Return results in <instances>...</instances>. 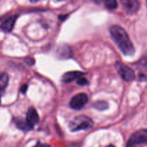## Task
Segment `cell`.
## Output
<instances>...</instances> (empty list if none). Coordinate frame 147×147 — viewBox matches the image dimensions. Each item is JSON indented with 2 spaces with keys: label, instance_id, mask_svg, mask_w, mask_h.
<instances>
[{
  "label": "cell",
  "instance_id": "obj_22",
  "mask_svg": "<svg viewBox=\"0 0 147 147\" xmlns=\"http://www.w3.org/2000/svg\"><path fill=\"white\" fill-rule=\"evenodd\" d=\"M106 147H115V146H113V145H109V146H108Z\"/></svg>",
  "mask_w": 147,
  "mask_h": 147
},
{
  "label": "cell",
  "instance_id": "obj_2",
  "mask_svg": "<svg viewBox=\"0 0 147 147\" xmlns=\"http://www.w3.org/2000/svg\"><path fill=\"white\" fill-rule=\"evenodd\" d=\"M93 122L88 116L81 115L76 116L69 123V129L72 131H78L81 130H88L93 126Z\"/></svg>",
  "mask_w": 147,
  "mask_h": 147
},
{
  "label": "cell",
  "instance_id": "obj_8",
  "mask_svg": "<svg viewBox=\"0 0 147 147\" xmlns=\"http://www.w3.org/2000/svg\"><path fill=\"white\" fill-rule=\"evenodd\" d=\"M84 73L80 71H70L65 73L62 77V81L63 83H71L73 80H78L79 78L82 77Z\"/></svg>",
  "mask_w": 147,
  "mask_h": 147
},
{
  "label": "cell",
  "instance_id": "obj_5",
  "mask_svg": "<svg viewBox=\"0 0 147 147\" xmlns=\"http://www.w3.org/2000/svg\"><path fill=\"white\" fill-rule=\"evenodd\" d=\"M147 143V129H140L135 132L128 142V146Z\"/></svg>",
  "mask_w": 147,
  "mask_h": 147
},
{
  "label": "cell",
  "instance_id": "obj_1",
  "mask_svg": "<svg viewBox=\"0 0 147 147\" xmlns=\"http://www.w3.org/2000/svg\"><path fill=\"white\" fill-rule=\"evenodd\" d=\"M110 33L114 42L124 55H134L135 47L125 30L119 25H113L111 27Z\"/></svg>",
  "mask_w": 147,
  "mask_h": 147
},
{
  "label": "cell",
  "instance_id": "obj_24",
  "mask_svg": "<svg viewBox=\"0 0 147 147\" xmlns=\"http://www.w3.org/2000/svg\"><path fill=\"white\" fill-rule=\"evenodd\" d=\"M0 103H1V98H0Z\"/></svg>",
  "mask_w": 147,
  "mask_h": 147
},
{
  "label": "cell",
  "instance_id": "obj_7",
  "mask_svg": "<svg viewBox=\"0 0 147 147\" xmlns=\"http://www.w3.org/2000/svg\"><path fill=\"white\" fill-rule=\"evenodd\" d=\"M25 120L32 129L38 123L39 120H40V117H39L38 113H37V111L34 108L31 107L28 109L27 112V115H26Z\"/></svg>",
  "mask_w": 147,
  "mask_h": 147
},
{
  "label": "cell",
  "instance_id": "obj_17",
  "mask_svg": "<svg viewBox=\"0 0 147 147\" xmlns=\"http://www.w3.org/2000/svg\"><path fill=\"white\" fill-rule=\"evenodd\" d=\"M27 88H28V86H27V85H23L21 87V89H20V92H21L22 93H23V94H24V93H26V91H27Z\"/></svg>",
  "mask_w": 147,
  "mask_h": 147
},
{
  "label": "cell",
  "instance_id": "obj_10",
  "mask_svg": "<svg viewBox=\"0 0 147 147\" xmlns=\"http://www.w3.org/2000/svg\"><path fill=\"white\" fill-rule=\"evenodd\" d=\"M15 123L18 129H20V130L24 131H30L32 129V128L27 123L26 120H23L22 119L15 120Z\"/></svg>",
  "mask_w": 147,
  "mask_h": 147
},
{
  "label": "cell",
  "instance_id": "obj_14",
  "mask_svg": "<svg viewBox=\"0 0 147 147\" xmlns=\"http://www.w3.org/2000/svg\"><path fill=\"white\" fill-rule=\"evenodd\" d=\"M102 1H103L106 8L109 9H115L118 6L116 0H102Z\"/></svg>",
  "mask_w": 147,
  "mask_h": 147
},
{
  "label": "cell",
  "instance_id": "obj_11",
  "mask_svg": "<svg viewBox=\"0 0 147 147\" xmlns=\"http://www.w3.org/2000/svg\"><path fill=\"white\" fill-rule=\"evenodd\" d=\"M9 83V76L7 73L0 74V93L4 91Z\"/></svg>",
  "mask_w": 147,
  "mask_h": 147
},
{
  "label": "cell",
  "instance_id": "obj_18",
  "mask_svg": "<svg viewBox=\"0 0 147 147\" xmlns=\"http://www.w3.org/2000/svg\"><path fill=\"white\" fill-rule=\"evenodd\" d=\"M34 147H50V146L47 144H42V143H40V142H37V144H36Z\"/></svg>",
  "mask_w": 147,
  "mask_h": 147
},
{
  "label": "cell",
  "instance_id": "obj_6",
  "mask_svg": "<svg viewBox=\"0 0 147 147\" xmlns=\"http://www.w3.org/2000/svg\"><path fill=\"white\" fill-rule=\"evenodd\" d=\"M122 7L128 14H134L139 10L140 4L139 0H120Z\"/></svg>",
  "mask_w": 147,
  "mask_h": 147
},
{
  "label": "cell",
  "instance_id": "obj_4",
  "mask_svg": "<svg viewBox=\"0 0 147 147\" xmlns=\"http://www.w3.org/2000/svg\"><path fill=\"white\" fill-rule=\"evenodd\" d=\"M88 101V97L86 93H78L72 98L70 102V106L74 110H80Z\"/></svg>",
  "mask_w": 147,
  "mask_h": 147
},
{
  "label": "cell",
  "instance_id": "obj_23",
  "mask_svg": "<svg viewBox=\"0 0 147 147\" xmlns=\"http://www.w3.org/2000/svg\"><path fill=\"white\" fill-rule=\"evenodd\" d=\"M127 147H134V146H127Z\"/></svg>",
  "mask_w": 147,
  "mask_h": 147
},
{
  "label": "cell",
  "instance_id": "obj_13",
  "mask_svg": "<svg viewBox=\"0 0 147 147\" xmlns=\"http://www.w3.org/2000/svg\"><path fill=\"white\" fill-rule=\"evenodd\" d=\"M57 53L60 54L59 55L62 56V57H68L71 52L68 46H60L57 50Z\"/></svg>",
  "mask_w": 147,
  "mask_h": 147
},
{
  "label": "cell",
  "instance_id": "obj_20",
  "mask_svg": "<svg viewBox=\"0 0 147 147\" xmlns=\"http://www.w3.org/2000/svg\"><path fill=\"white\" fill-rule=\"evenodd\" d=\"M93 1H94L95 2L97 3V4H99V3H100L102 1V0H93Z\"/></svg>",
  "mask_w": 147,
  "mask_h": 147
},
{
  "label": "cell",
  "instance_id": "obj_19",
  "mask_svg": "<svg viewBox=\"0 0 147 147\" xmlns=\"http://www.w3.org/2000/svg\"><path fill=\"white\" fill-rule=\"evenodd\" d=\"M142 79H144V80H146V76L145 75H142L141 74L139 76V80H142Z\"/></svg>",
  "mask_w": 147,
  "mask_h": 147
},
{
  "label": "cell",
  "instance_id": "obj_12",
  "mask_svg": "<svg viewBox=\"0 0 147 147\" xmlns=\"http://www.w3.org/2000/svg\"><path fill=\"white\" fill-rule=\"evenodd\" d=\"M93 107L96 110L105 111L109 108V103L105 100H98L93 103Z\"/></svg>",
  "mask_w": 147,
  "mask_h": 147
},
{
  "label": "cell",
  "instance_id": "obj_25",
  "mask_svg": "<svg viewBox=\"0 0 147 147\" xmlns=\"http://www.w3.org/2000/svg\"><path fill=\"white\" fill-rule=\"evenodd\" d=\"M146 1H147V0H146Z\"/></svg>",
  "mask_w": 147,
  "mask_h": 147
},
{
  "label": "cell",
  "instance_id": "obj_16",
  "mask_svg": "<svg viewBox=\"0 0 147 147\" xmlns=\"http://www.w3.org/2000/svg\"><path fill=\"white\" fill-rule=\"evenodd\" d=\"M25 60H26V63L28 65H32L34 64V60H33L32 58H31V57H28L27 58L25 59Z\"/></svg>",
  "mask_w": 147,
  "mask_h": 147
},
{
  "label": "cell",
  "instance_id": "obj_15",
  "mask_svg": "<svg viewBox=\"0 0 147 147\" xmlns=\"http://www.w3.org/2000/svg\"><path fill=\"white\" fill-rule=\"evenodd\" d=\"M77 83L79 85V86H87V85H88L89 82L87 79L85 78H83V76H82V77L79 78L78 79Z\"/></svg>",
  "mask_w": 147,
  "mask_h": 147
},
{
  "label": "cell",
  "instance_id": "obj_9",
  "mask_svg": "<svg viewBox=\"0 0 147 147\" xmlns=\"http://www.w3.org/2000/svg\"><path fill=\"white\" fill-rule=\"evenodd\" d=\"M17 17H18L17 15H14L7 18L5 21L3 22L2 24L0 26L1 30H2L4 32H10L12 30L13 27H14V24H15Z\"/></svg>",
  "mask_w": 147,
  "mask_h": 147
},
{
  "label": "cell",
  "instance_id": "obj_21",
  "mask_svg": "<svg viewBox=\"0 0 147 147\" xmlns=\"http://www.w3.org/2000/svg\"><path fill=\"white\" fill-rule=\"evenodd\" d=\"M38 1H40V0H30V1H31L32 3H36Z\"/></svg>",
  "mask_w": 147,
  "mask_h": 147
},
{
  "label": "cell",
  "instance_id": "obj_3",
  "mask_svg": "<svg viewBox=\"0 0 147 147\" xmlns=\"http://www.w3.org/2000/svg\"><path fill=\"white\" fill-rule=\"evenodd\" d=\"M115 68L119 76L125 81H133L136 78L134 70L121 62H116L115 64Z\"/></svg>",
  "mask_w": 147,
  "mask_h": 147
}]
</instances>
